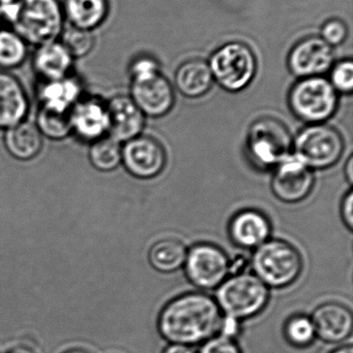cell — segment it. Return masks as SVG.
I'll return each mask as SVG.
<instances>
[{
	"instance_id": "cell-30",
	"label": "cell",
	"mask_w": 353,
	"mask_h": 353,
	"mask_svg": "<svg viewBox=\"0 0 353 353\" xmlns=\"http://www.w3.org/2000/svg\"><path fill=\"white\" fill-rule=\"evenodd\" d=\"M330 83L338 94H352L353 90V63L352 60H341L331 68Z\"/></svg>"
},
{
	"instance_id": "cell-41",
	"label": "cell",
	"mask_w": 353,
	"mask_h": 353,
	"mask_svg": "<svg viewBox=\"0 0 353 353\" xmlns=\"http://www.w3.org/2000/svg\"><path fill=\"white\" fill-rule=\"evenodd\" d=\"M10 353H29V352H25V350H14V352H12Z\"/></svg>"
},
{
	"instance_id": "cell-12",
	"label": "cell",
	"mask_w": 353,
	"mask_h": 353,
	"mask_svg": "<svg viewBox=\"0 0 353 353\" xmlns=\"http://www.w3.org/2000/svg\"><path fill=\"white\" fill-rule=\"evenodd\" d=\"M288 68L298 79L323 77L335 64L331 46L321 37H309L294 45L288 55Z\"/></svg>"
},
{
	"instance_id": "cell-38",
	"label": "cell",
	"mask_w": 353,
	"mask_h": 353,
	"mask_svg": "<svg viewBox=\"0 0 353 353\" xmlns=\"http://www.w3.org/2000/svg\"><path fill=\"white\" fill-rule=\"evenodd\" d=\"M332 353H353V350L352 346H347V347L339 348V350Z\"/></svg>"
},
{
	"instance_id": "cell-18",
	"label": "cell",
	"mask_w": 353,
	"mask_h": 353,
	"mask_svg": "<svg viewBox=\"0 0 353 353\" xmlns=\"http://www.w3.org/2000/svg\"><path fill=\"white\" fill-rule=\"evenodd\" d=\"M312 323L315 334L323 341L331 343L343 341L352 332V312L338 303H327L318 307L313 314Z\"/></svg>"
},
{
	"instance_id": "cell-24",
	"label": "cell",
	"mask_w": 353,
	"mask_h": 353,
	"mask_svg": "<svg viewBox=\"0 0 353 353\" xmlns=\"http://www.w3.org/2000/svg\"><path fill=\"white\" fill-rule=\"evenodd\" d=\"M188 249L176 239L158 241L149 251V261L155 271L173 273L184 267Z\"/></svg>"
},
{
	"instance_id": "cell-16",
	"label": "cell",
	"mask_w": 353,
	"mask_h": 353,
	"mask_svg": "<svg viewBox=\"0 0 353 353\" xmlns=\"http://www.w3.org/2000/svg\"><path fill=\"white\" fill-rule=\"evenodd\" d=\"M72 128L84 140L97 141L109 132L107 105L97 99L79 101L70 111Z\"/></svg>"
},
{
	"instance_id": "cell-29",
	"label": "cell",
	"mask_w": 353,
	"mask_h": 353,
	"mask_svg": "<svg viewBox=\"0 0 353 353\" xmlns=\"http://www.w3.org/2000/svg\"><path fill=\"white\" fill-rule=\"evenodd\" d=\"M287 339L296 346H308L315 338V329L312 321L308 317L298 315L289 319L285 329Z\"/></svg>"
},
{
	"instance_id": "cell-15",
	"label": "cell",
	"mask_w": 353,
	"mask_h": 353,
	"mask_svg": "<svg viewBox=\"0 0 353 353\" xmlns=\"http://www.w3.org/2000/svg\"><path fill=\"white\" fill-rule=\"evenodd\" d=\"M109 134L118 142L126 143L141 136L146 117L130 97L117 95L107 103Z\"/></svg>"
},
{
	"instance_id": "cell-25",
	"label": "cell",
	"mask_w": 353,
	"mask_h": 353,
	"mask_svg": "<svg viewBox=\"0 0 353 353\" xmlns=\"http://www.w3.org/2000/svg\"><path fill=\"white\" fill-rule=\"evenodd\" d=\"M29 55V46L10 27L0 26V70L10 72L24 64Z\"/></svg>"
},
{
	"instance_id": "cell-32",
	"label": "cell",
	"mask_w": 353,
	"mask_h": 353,
	"mask_svg": "<svg viewBox=\"0 0 353 353\" xmlns=\"http://www.w3.org/2000/svg\"><path fill=\"white\" fill-rule=\"evenodd\" d=\"M161 72L160 64L151 56H139L130 65L131 80L149 78Z\"/></svg>"
},
{
	"instance_id": "cell-22",
	"label": "cell",
	"mask_w": 353,
	"mask_h": 353,
	"mask_svg": "<svg viewBox=\"0 0 353 353\" xmlns=\"http://www.w3.org/2000/svg\"><path fill=\"white\" fill-rule=\"evenodd\" d=\"M82 86L73 74L56 81H41L39 97L43 107L60 111H72L80 99Z\"/></svg>"
},
{
	"instance_id": "cell-3",
	"label": "cell",
	"mask_w": 353,
	"mask_h": 353,
	"mask_svg": "<svg viewBox=\"0 0 353 353\" xmlns=\"http://www.w3.org/2000/svg\"><path fill=\"white\" fill-rule=\"evenodd\" d=\"M292 138L287 126L277 118H258L249 126L245 152L253 168L261 172L273 171L292 157Z\"/></svg>"
},
{
	"instance_id": "cell-31",
	"label": "cell",
	"mask_w": 353,
	"mask_h": 353,
	"mask_svg": "<svg viewBox=\"0 0 353 353\" xmlns=\"http://www.w3.org/2000/svg\"><path fill=\"white\" fill-rule=\"evenodd\" d=\"M348 28L340 19H331L321 27V37L332 48L342 45L347 39Z\"/></svg>"
},
{
	"instance_id": "cell-27",
	"label": "cell",
	"mask_w": 353,
	"mask_h": 353,
	"mask_svg": "<svg viewBox=\"0 0 353 353\" xmlns=\"http://www.w3.org/2000/svg\"><path fill=\"white\" fill-rule=\"evenodd\" d=\"M37 128L50 139L66 138L72 132L70 111H60L41 105L37 114Z\"/></svg>"
},
{
	"instance_id": "cell-8",
	"label": "cell",
	"mask_w": 353,
	"mask_h": 353,
	"mask_svg": "<svg viewBox=\"0 0 353 353\" xmlns=\"http://www.w3.org/2000/svg\"><path fill=\"white\" fill-rule=\"evenodd\" d=\"M269 288L254 274L230 275L217 292V304L232 319H247L258 314L267 306Z\"/></svg>"
},
{
	"instance_id": "cell-14",
	"label": "cell",
	"mask_w": 353,
	"mask_h": 353,
	"mask_svg": "<svg viewBox=\"0 0 353 353\" xmlns=\"http://www.w3.org/2000/svg\"><path fill=\"white\" fill-rule=\"evenodd\" d=\"M228 234L238 248L255 250L271 239V222L259 210H242L230 219Z\"/></svg>"
},
{
	"instance_id": "cell-21",
	"label": "cell",
	"mask_w": 353,
	"mask_h": 353,
	"mask_svg": "<svg viewBox=\"0 0 353 353\" xmlns=\"http://www.w3.org/2000/svg\"><path fill=\"white\" fill-rule=\"evenodd\" d=\"M175 87L188 99H200L211 91L213 74L207 61L191 59L180 64L174 77Z\"/></svg>"
},
{
	"instance_id": "cell-7",
	"label": "cell",
	"mask_w": 353,
	"mask_h": 353,
	"mask_svg": "<svg viewBox=\"0 0 353 353\" xmlns=\"http://www.w3.org/2000/svg\"><path fill=\"white\" fill-rule=\"evenodd\" d=\"M207 63L213 82L228 92H240L256 76V56L248 45L240 41L221 46L211 54Z\"/></svg>"
},
{
	"instance_id": "cell-13",
	"label": "cell",
	"mask_w": 353,
	"mask_h": 353,
	"mask_svg": "<svg viewBox=\"0 0 353 353\" xmlns=\"http://www.w3.org/2000/svg\"><path fill=\"white\" fill-rule=\"evenodd\" d=\"M130 97L145 117H164L175 103L173 86L162 72L141 80H131Z\"/></svg>"
},
{
	"instance_id": "cell-1",
	"label": "cell",
	"mask_w": 353,
	"mask_h": 353,
	"mask_svg": "<svg viewBox=\"0 0 353 353\" xmlns=\"http://www.w3.org/2000/svg\"><path fill=\"white\" fill-rule=\"evenodd\" d=\"M219 305L201 292H190L174 299L162 311L159 330L162 336L178 345H193L211 339L220 332Z\"/></svg>"
},
{
	"instance_id": "cell-5",
	"label": "cell",
	"mask_w": 353,
	"mask_h": 353,
	"mask_svg": "<svg viewBox=\"0 0 353 353\" xmlns=\"http://www.w3.org/2000/svg\"><path fill=\"white\" fill-rule=\"evenodd\" d=\"M344 151L343 137L327 123L307 125L292 142L294 157L313 172L331 169L341 161Z\"/></svg>"
},
{
	"instance_id": "cell-36",
	"label": "cell",
	"mask_w": 353,
	"mask_h": 353,
	"mask_svg": "<svg viewBox=\"0 0 353 353\" xmlns=\"http://www.w3.org/2000/svg\"><path fill=\"white\" fill-rule=\"evenodd\" d=\"M164 353H195L193 350L186 345H178V344H174V345L169 346Z\"/></svg>"
},
{
	"instance_id": "cell-35",
	"label": "cell",
	"mask_w": 353,
	"mask_h": 353,
	"mask_svg": "<svg viewBox=\"0 0 353 353\" xmlns=\"http://www.w3.org/2000/svg\"><path fill=\"white\" fill-rule=\"evenodd\" d=\"M220 332H221L222 337L228 338V339L234 337L238 332V319L229 316L226 317L222 321Z\"/></svg>"
},
{
	"instance_id": "cell-42",
	"label": "cell",
	"mask_w": 353,
	"mask_h": 353,
	"mask_svg": "<svg viewBox=\"0 0 353 353\" xmlns=\"http://www.w3.org/2000/svg\"><path fill=\"white\" fill-rule=\"evenodd\" d=\"M2 20H1V14H0V24H1Z\"/></svg>"
},
{
	"instance_id": "cell-6",
	"label": "cell",
	"mask_w": 353,
	"mask_h": 353,
	"mask_svg": "<svg viewBox=\"0 0 353 353\" xmlns=\"http://www.w3.org/2000/svg\"><path fill=\"white\" fill-rule=\"evenodd\" d=\"M288 105L292 113L308 125L327 123L337 113L339 94L329 79H298L290 89Z\"/></svg>"
},
{
	"instance_id": "cell-17",
	"label": "cell",
	"mask_w": 353,
	"mask_h": 353,
	"mask_svg": "<svg viewBox=\"0 0 353 353\" xmlns=\"http://www.w3.org/2000/svg\"><path fill=\"white\" fill-rule=\"evenodd\" d=\"M75 59L59 41L35 48L31 65L41 81H56L70 76Z\"/></svg>"
},
{
	"instance_id": "cell-10",
	"label": "cell",
	"mask_w": 353,
	"mask_h": 353,
	"mask_svg": "<svg viewBox=\"0 0 353 353\" xmlns=\"http://www.w3.org/2000/svg\"><path fill=\"white\" fill-rule=\"evenodd\" d=\"M122 163L131 175L141 180H151L165 170L167 153L157 139L141 134L124 143Z\"/></svg>"
},
{
	"instance_id": "cell-37",
	"label": "cell",
	"mask_w": 353,
	"mask_h": 353,
	"mask_svg": "<svg viewBox=\"0 0 353 353\" xmlns=\"http://www.w3.org/2000/svg\"><path fill=\"white\" fill-rule=\"evenodd\" d=\"M344 173H345L346 180L352 184L353 181V159L352 155L348 157L347 161H346L345 172Z\"/></svg>"
},
{
	"instance_id": "cell-26",
	"label": "cell",
	"mask_w": 353,
	"mask_h": 353,
	"mask_svg": "<svg viewBox=\"0 0 353 353\" xmlns=\"http://www.w3.org/2000/svg\"><path fill=\"white\" fill-rule=\"evenodd\" d=\"M122 146L112 137H103L95 141L89 159L95 169L102 172H111L122 163Z\"/></svg>"
},
{
	"instance_id": "cell-23",
	"label": "cell",
	"mask_w": 353,
	"mask_h": 353,
	"mask_svg": "<svg viewBox=\"0 0 353 353\" xmlns=\"http://www.w3.org/2000/svg\"><path fill=\"white\" fill-rule=\"evenodd\" d=\"M4 143L12 157L27 161L39 154L43 146V139L41 132L35 124L20 122L8 128Z\"/></svg>"
},
{
	"instance_id": "cell-28",
	"label": "cell",
	"mask_w": 353,
	"mask_h": 353,
	"mask_svg": "<svg viewBox=\"0 0 353 353\" xmlns=\"http://www.w3.org/2000/svg\"><path fill=\"white\" fill-rule=\"evenodd\" d=\"M58 41L76 60L86 57L93 51L97 43V37L93 31L66 25Z\"/></svg>"
},
{
	"instance_id": "cell-19",
	"label": "cell",
	"mask_w": 353,
	"mask_h": 353,
	"mask_svg": "<svg viewBox=\"0 0 353 353\" xmlns=\"http://www.w3.org/2000/svg\"><path fill=\"white\" fill-rule=\"evenodd\" d=\"M26 91L10 72L0 70V128L22 122L28 111Z\"/></svg>"
},
{
	"instance_id": "cell-2",
	"label": "cell",
	"mask_w": 353,
	"mask_h": 353,
	"mask_svg": "<svg viewBox=\"0 0 353 353\" xmlns=\"http://www.w3.org/2000/svg\"><path fill=\"white\" fill-rule=\"evenodd\" d=\"M0 14L29 47L57 41L66 25L61 0H17L0 6Z\"/></svg>"
},
{
	"instance_id": "cell-34",
	"label": "cell",
	"mask_w": 353,
	"mask_h": 353,
	"mask_svg": "<svg viewBox=\"0 0 353 353\" xmlns=\"http://www.w3.org/2000/svg\"><path fill=\"white\" fill-rule=\"evenodd\" d=\"M341 217L346 228L352 230L353 228V192L352 189L344 195L341 203Z\"/></svg>"
},
{
	"instance_id": "cell-39",
	"label": "cell",
	"mask_w": 353,
	"mask_h": 353,
	"mask_svg": "<svg viewBox=\"0 0 353 353\" xmlns=\"http://www.w3.org/2000/svg\"><path fill=\"white\" fill-rule=\"evenodd\" d=\"M17 1V0H0V6H4V4L12 3V2Z\"/></svg>"
},
{
	"instance_id": "cell-33",
	"label": "cell",
	"mask_w": 353,
	"mask_h": 353,
	"mask_svg": "<svg viewBox=\"0 0 353 353\" xmlns=\"http://www.w3.org/2000/svg\"><path fill=\"white\" fill-rule=\"evenodd\" d=\"M200 353H240V352L231 339L221 336L207 342Z\"/></svg>"
},
{
	"instance_id": "cell-20",
	"label": "cell",
	"mask_w": 353,
	"mask_h": 353,
	"mask_svg": "<svg viewBox=\"0 0 353 353\" xmlns=\"http://www.w3.org/2000/svg\"><path fill=\"white\" fill-rule=\"evenodd\" d=\"M66 25L93 31L107 20L109 0H61Z\"/></svg>"
},
{
	"instance_id": "cell-40",
	"label": "cell",
	"mask_w": 353,
	"mask_h": 353,
	"mask_svg": "<svg viewBox=\"0 0 353 353\" xmlns=\"http://www.w3.org/2000/svg\"><path fill=\"white\" fill-rule=\"evenodd\" d=\"M66 353H89V352H85V350H70V352H66Z\"/></svg>"
},
{
	"instance_id": "cell-9",
	"label": "cell",
	"mask_w": 353,
	"mask_h": 353,
	"mask_svg": "<svg viewBox=\"0 0 353 353\" xmlns=\"http://www.w3.org/2000/svg\"><path fill=\"white\" fill-rule=\"evenodd\" d=\"M184 268L191 283L202 290H213L230 276V257L217 245L198 243L187 251Z\"/></svg>"
},
{
	"instance_id": "cell-11",
	"label": "cell",
	"mask_w": 353,
	"mask_h": 353,
	"mask_svg": "<svg viewBox=\"0 0 353 353\" xmlns=\"http://www.w3.org/2000/svg\"><path fill=\"white\" fill-rule=\"evenodd\" d=\"M314 185L312 170L298 161L294 155L273 170L271 191L283 203L292 205L305 201L312 192Z\"/></svg>"
},
{
	"instance_id": "cell-4",
	"label": "cell",
	"mask_w": 353,
	"mask_h": 353,
	"mask_svg": "<svg viewBox=\"0 0 353 353\" xmlns=\"http://www.w3.org/2000/svg\"><path fill=\"white\" fill-rule=\"evenodd\" d=\"M254 275L267 288H283L298 280L304 268L296 247L281 239H269L251 257Z\"/></svg>"
}]
</instances>
